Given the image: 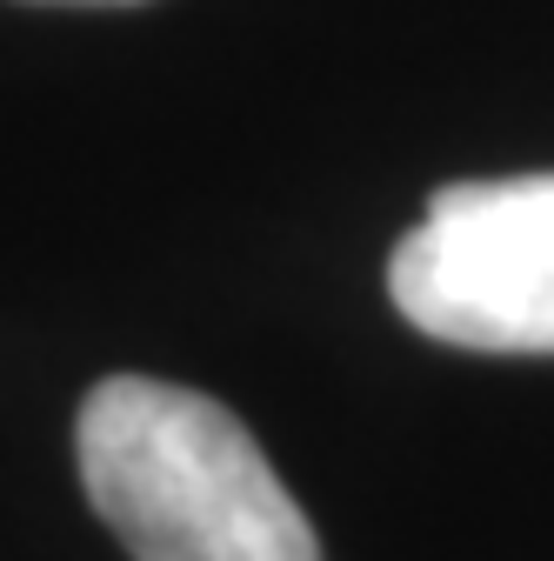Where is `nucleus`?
I'll use <instances>...</instances> for the list:
<instances>
[{
	"label": "nucleus",
	"mask_w": 554,
	"mask_h": 561,
	"mask_svg": "<svg viewBox=\"0 0 554 561\" xmlns=\"http://www.w3.org/2000/svg\"><path fill=\"white\" fill-rule=\"evenodd\" d=\"M394 308L481 355H554V174L454 181L388 254Z\"/></svg>",
	"instance_id": "2"
},
{
	"label": "nucleus",
	"mask_w": 554,
	"mask_h": 561,
	"mask_svg": "<svg viewBox=\"0 0 554 561\" xmlns=\"http://www.w3.org/2000/svg\"><path fill=\"white\" fill-rule=\"evenodd\" d=\"M41 8H134V0H41Z\"/></svg>",
	"instance_id": "3"
},
{
	"label": "nucleus",
	"mask_w": 554,
	"mask_h": 561,
	"mask_svg": "<svg viewBox=\"0 0 554 561\" xmlns=\"http://www.w3.org/2000/svg\"><path fill=\"white\" fill-rule=\"evenodd\" d=\"M94 515L134 561H321L241 414L181 381L107 375L74 421Z\"/></svg>",
	"instance_id": "1"
}]
</instances>
